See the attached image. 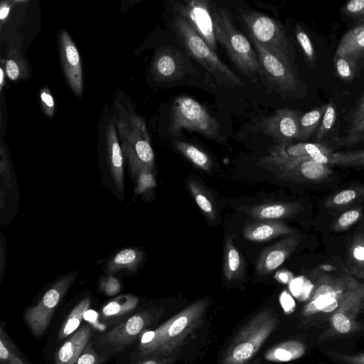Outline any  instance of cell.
<instances>
[{
  "mask_svg": "<svg viewBox=\"0 0 364 364\" xmlns=\"http://www.w3.org/2000/svg\"><path fill=\"white\" fill-rule=\"evenodd\" d=\"M209 302L208 298L200 299L157 328L144 332L136 349V358L179 353L185 341L202 323Z\"/></svg>",
  "mask_w": 364,
  "mask_h": 364,
  "instance_id": "cell-1",
  "label": "cell"
},
{
  "mask_svg": "<svg viewBox=\"0 0 364 364\" xmlns=\"http://www.w3.org/2000/svg\"><path fill=\"white\" fill-rule=\"evenodd\" d=\"M112 117L132 174L143 168L153 170L154 154L144 119L136 113L129 103L117 98L113 103Z\"/></svg>",
  "mask_w": 364,
  "mask_h": 364,
  "instance_id": "cell-2",
  "label": "cell"
},
{
  "mask_svg": "<svg viewBox=\"0 0 364 364\" xmlns=\"http://www.w3.org/2000/svg\"><path fill=\"white\" fill-rule=\"evenodd\" d=\"M215 36L225 49L237 69L257 83L263 72L257 53L249 40L233 24L230 12L224 7H213Z\"/></svg>",
  "mask_w": 364,
  "mask_h": 364,
  "instance_id": "cell-3",
  "label": "cell"
},
{
  "mask_svg": "<svg viewBox=\"0 0 364 364\" xmlns=\"http://www.w3.org/2000/svg\"><path fill=\"white\" fill-rule=\"evenodd\" d=\"M356 280L347 274L338 277L321 276L312 296L301 309L300 326L307 329L323 327L341 306Z\"/></svg>",
  "mask_w": 364,
  "mask_h": 364,
  "instance_id": "cell-4",
  "label": "cell"
},
{
  "mask_svg": "<svg viewBox=\"0 0 364 364\" xmlns=\"http://www.w3.org/2000/svg\"><path fill=\"white\" fill-rule=\"evenodd\" d=\"M173 28L187 53L219 84L230 88L244 86L241 80L221 61L216 53L185 19L176 15Z\"/></svg>",
  "mask_w": 364,
  "mask_h": 364,
  "instance_id": "cell-5",
  "label": "cell"
},
{
  "mask_svg": "<svg viewBox=\"0 0 364 364\" xmlns=\"http://www.w3.org/2000/svg\"><path fill=\"white\" fill-rule=\"evenodd\" d=\"M278 324L272 309L262 310L252 318L232 338L222 364H246L259 350Z\"/></svg>",
  "mask_w": 364,
  "mask_h": 364,
  "instance_id": "cell-6",
  "label": "cell"
},
{
  "mask_svg": "<svg viewBox=\"0 0 364 364\" xmlns=\"http://www.w3.org/2000/svg\"><path fill=\"white\" fill-rule=\"evenodd\" d=\"M364 332V283L358 279L318 334L319 341L352 337Z\"/></svg>",
  "mask_w": 364,
  "mask_h": 364,
  "instance_id": "cell-7",
  "label": "cell"
},
{
  "mask_svg": "<svg viewBox=\"0 0 364 364\" xmlns=\"http://www.w3.org/2000/svg\"><path fill=\"white\" fill-rule=\"evenodd\" d=\"M182 129L196 132L218 142L223 141L217 119L203 105L188 96L177 97L171 109V134L177 136Z\"/></svg>",
  "mask_w": 364,
  "mask_h": 364,
  "instance_id": "cell-8",
  "label": "cell"
},
{
  "mask_svg": "<svg viewBox=\"0 0 364 364\" xmlns=\"http://www.w3.org/2000/svg\"><path fill=\"white\" fill-rule=\"evenodd\" d=\"M240 14L250 36L272 53L292 63L294 47L279 21L255 10L240 9Z\"/></svg>",
  "mask_w": 364,
  "mask_h": 364,
  "instance_id": "cell-9",
  "label": "cell"
},
{
  "mask_svg": "<svg viewBox=\"0 0 364 364\" xmlns=\"http://www.w3.org/2000/svg\"><path fill=\"white\" fill-rule=\"evenodd\" d=\"M161 314L160 309L151 308L130 315L98 338L99 347L108 355L124 350Z\"/></svg>",
  "mask_w": 364,
  "mask_h": 364,
  "instance_id": "cell-10",
  "label": "cell"
},
{
  "mask_svg": "<svg viewBox=\"0 0 364 364\" xmlns=\"http://www.w3.org/2000/svg\"><path fill=\"white\" fill-rule=\"evenodd\" d=\"M257 165L281 180L300 183L320 182L332 174L329 166L317 163L309 157L282 161H258Z\"/></svg>",
  "mask_w": 364,
  "mask_h": 364,
  "instance_id": "cell-11",
  "label": "cell"
},
{
  "mask_svg": "<svg viewBox=\"0 0 364 364\" xmlns=\"http://www.w3.org/2000/svg\"><path fill=\"white\" fill-rule=\"evenodd\" d=\"M75 278V275L72 274L58 280L36 305L27 309L24 318L34 336H41L46 331L55 309Z\"/></svg>",
  "mask_w": 364,
  "mask_h": 364,
  "instance_id": "cell-12",
  "label": "cell"
},
{
  "mask_svg": "<svg viewBox=\"0 0 364 364\" xmlns=\"http://www.w3.org/2000/svg\"><path fill=\"white\" fill-rule=\"evenodd\" d=\"M250 40L256 49L264 76L277 90L295 93L299 87V80L292 63L272 53L251 36Z\"/></svg>",
  "mask_w": 364,
  "mask_h": 364,
  "instance_id": "cell-13",
  "label": "cell"
},
{
  "mask_svg": "<svg viewBox=\"0 0 364 364\" xmlns=\"http://www.w3.org/2000/svg\"><path fill=\"white\" fill-rule=\"evenodd\" d=\"M173 9L185 19L215 52L217 40L215 36L213 7L210 1L185 0L173 1Z\"/></svg>",
  "mask_w": 364,
  "mask_h": 364,
  "instance_id": "cell-14",
  "label": "cell"
},
{
  "mask_svg": "<svg viewBox=\"0 0 364 364\" xmlns=\"http://www.w3.org/2000/svg\"><path fill=\"white\" fill-rule=\"evenodd\" d=\"M300 116L293 109H279L272 115L256 120L255 128L277 139L280 144L290 143L299 140Z\"/></svg>",
  "mask_w": 364,
  "mask_h": 364,
  "instance_id": "cell-15",
  "label": "cell"
},
{
  "mask_svg": "<svg viewBox=\"0 0 364 364\" xmlns=\"http://www.w3.org/2000/svg\"><path fill=\"white\" fill-rule=\"evenodd\" d=\"M59 53L63 70L73 92L80 97L83 90L82 70L78 50L69 34L59 33Z\"/></svg>",
  "mask_w": 364,
  "mask_h": 364,
  "instance_id": "cell-16",
  "label": "cell"
},
{
  "mask_svg": "<svg viewBox=\"0 0 364 364\" xmlns=\"http://www.w3.org/2000/svg\"><path fill=\"white\" fill-rule=\"evenodd\" d=\"M300 240V235L294 233L264 249L257 258L256 272L265 276L276 270L294 252Z\"/></svg>",
  "mask_w": 364,
  "mask_h": 364,
  "instance_id": "cell-17",
  "label": "cell"
},
{
  "mask_svg": "<svg viewBox=\"0 0 364 364\" xmlns=\"http://www.w3.org/2000/svg\"><path fill=\"white\" fill-rule=\"evenodd\" d=\"M152 73L161 82H172L182 78L187 72L183 54L174 48H160L154 56Z\"/></svg>",
  "mask_w": 364,
  "mask_h": 364,
  "instance_id": "cell-18",
  "label": "cell"
},
{
  "mask_svg": "<svg viewBox=\"0 0 364 364\" xmlns=\"http://www.w3.org/2000/svg\"><path fill=\"white\" fill-rule=\"evenodd\" d=\"M102 133L104 134L105 155L109 170L117 189L122 191L124 185L123 153L112 115L108 117Z\"/></svg>",
  "mask_w": 364,
  "mask_h": 364,
  "instance_id": "cell-19",
  "label": "cell"
},
{
  "mask_svg": "<svg viewBox=\"0 0 364 364\" xmlns=\"http://www.w3.org/2000/svg\"><path fill=\"white\" fill-rule=\"evenodd\" d=\"M332 150L318 143H278L273 146L267 155L258 161H282L309 157L312 159L320 154H331Z\"/></svg>",
  "mask_w": 364,
  "mask_h": 364,
  "instance_id": "cell-20",
  "label": "cell"
},
{
  "mask_svg": "<svg viewBox=\"0 0 364 364\" xmlns=\"http://www.w3.org/2000/svg\"><path fill=\"white\" fill-rule=\"evenodd\" d=\"M238 210L258 220H282L296 215L303 210L299 203L274 201L253 205H240Z\"/></svg>",
  "mask_w": 364,
  "mask_h": 364,
  "instance_id": "cell-21",
  "label": "cell"
},
{
  "mask_svg": "<svg viewBox=\"0 0 364 364\" xmlns=\"http://www.w3.org/2000/svg\"><path fill=\"white\" fill-rule=\"evenodd\" d=\"M294 233L295 230L282 220H259L247 225L242 230L245 239L252 242H267Z\"/></svg>",
  "mask_w": 364,
  "mask_h": 364,
  "instance_id": "cell-22",
  "label": "cell"
},
{
  "mask_svg": "<svg viewBox=\"0 0 364 364\" xmlns=\"http://www.w3.org/2000/svg\"><path fill=\"white\" fill-rule=\"evenodd\" d=\"M92 328L85 324L77 330L58 350L55 364H73L88 344Z\"/></svg>",
  "mask_w": 364,
  "mask_h": 364,
  "instance_id": "cell-23",
  "label": "cell"
},
{
  "mask_svg": "<svg viewBox=\"0 0 364 364\" xmlns=\"http://www.w3.org/2000/svg\"><path fill=\"white\" fill-rule=\"evenodd\" d=\"M234 235H227L223 249V274L228 282L241 280L244 277L245 263L237 246Z\"/></svg>",
  "mask_w": 364,
  "mask_h": 364,
  "instance_id": "cell-24",
  "label": "cell"
},
{
  "mask_svg": "<svg viewBox=\"0 0 364 364\" xmlns=\"http://www.w3.org/2000/svg\"><path fill=\"white\" fill-rule=\"evenodd\" d=\"M336 53L357 63L364 54V21L343 35Z\"/></svg>",
  "mask_w": 364,
  "mask_h": 364,
  "instance_id": "cell-25",
  "label": "cell"
},
{
  "mask_svg": "<svg viewBox=\"0 0 364 364\" xmlns=\"http://www.w3.org/2000/svg\"><path fill=\"white\" fill-rule=\"evenodd\" d=\"M307 347L301 341L289 340L269 348L264 354L267 360L284 363L297 360L306 353Z\"/></svg>",
  "mask_w": 364,
  "mask_h": 364,
  "instance_id": "cell-26",
  "label": "cell"
},
{
  "mask_svg": "<svg viewBox=\"0 0 364 364\" xmlns=\"http://www.w3.org/2000/svg\"><path fill=\"white\" fill-rule=\"evenodd\" d=\"M344 267L347 274L364 279V233L357 234L352 238Z\"/></svg>",
  "mask_w": 364,
  "mask_h": 364,
  "instance_id": "cell-27",
  "label": "cell"
},
{
  "mask_svg": "<svg viewBox=\"0 0 364 364\" xmlns=\"http://www.w3.org/2000/svg\"><path fill=\"white\" fill-rule=\"evenodd\" d=\"M187 187L196 203L202 213L210 221L217 218L218 210L215 201L211 193L198 181L191 178L187 182Z\"/></svg>",
  "mask_w": 364,
  "mask_h": 364,
  "instance_id": "cell-28",
  "label": "cell"
},
{
  "mask_svg": "<svg viewBox=\"0 0 364 364\" xmlns=\"http://www.w3.org/2000/svg\"><path fill=\"white\" fill-rule=\"evenodd\" d=\"M139 299L131 294L117 296L108 302L102 309V317L105 321L119 319L136 308Z\"/></svg>",
  "mask_w": 364,
  "mask_h": 364,
  "instance_id": "cell-29",
  "label": "cell"
},
{
  "mask_svg": "<svg viewBox=\"0 0 364 364\" xmlns=\"http://www.w3.org/2000/svg\"><path fill=\"white\" fill-rule=\"evenodd\" d=\"M144 258V253L137 249L127 248L119 252L108 263L107 272L115 273L121 269L135 271Z\"/></svg>",
  "mask_w": 364,
  "mask_h": 364,
  "instance_id": "cell-30",
  "label": "cell"
},
{
  "mask_svg": "<svg viewBox=\"0 0 364 364\" xmlns=\"http://www.w3.org/2000/svg\"><path fill=\"white\" fill-rule=\"evenodd\" d=\"M174 145L176 149L196 167L206 172L210 171L213 161L205 151L186 141H176Z\"/></svg>",
  "mask_w": 364,
  "mask_h": 364,
  "instance_id": "cell-31",
  "label": "cell"
},
{
  "mask_svg": "<svg viewBox=\"0 0 364 364\" xmlns=\"http://www.w3.org/2000/svg\"><path fill=\"white\" fill-rule=\"evenodd\" d=\"M90 303V299L87 297L73 308L59 331L58 338L60 339L65 338L75 332L80 326L85 312L88 310Z\"/></svg>",
  "mask_w": 364,
  "mask_h": 364,
  "instance_id": "cell-32",
  "label": "cell"
},
{
  "mask_svg": "<svg viewBox=\"0 0 364 364\" xmlns=\"http://www.w3.org/2000/svg\"><path fill=\"white\" fill-rule=\"evenodd\" d=\"M326 105L316 107L302 115L299 118V140H306L318 128L326 109Z\"/></svg>",
  "mask_w": 364,
  "mask_h": 364,
  "instance_id": "cell-33",
  "label": "cell"
},
{
  "mask_svg": "<svg viewBox=\"0 0 364 364\" xmlns=\"http://www.w3.org/2000/svg\"><path fill=\"white\" fill-rule=\"evenodd\" d=\"M364 196V187L348 188L330 197L325 203L327 208H338L348 205Z\"/></svg>",
  "mask_w": 364,
  "mask_h": 364,
  "instance_id": "cell-34",
  "label": "cell"
},
{
  "mask_svg": "<svg viewBox=\"0 0 364 364\" xmlns=\"http://www.w3.org/2000/svg\"><path fill=\"white\" fill-rule=\"evenodd\" d=\"M326 165L364 166V149L332 152L327 158Z\"/></svg>",
  "mask_w": 364,
  "mask_h": 364,
  "instance_id": "cell-35",
  "label": "cell"
},
{
  "mask_svg": "<svg viewBox=\"0 0 364 364\" xmlns=\"http://www.w3.org/2000/svg\"><path fill=\"white\" fill-rule=\"evenodd\" d=\"M333 64L337 76L343 81L349 82L356 75L357 63L351 59L335 53Z\"/></svg>",
  "mask_w": 364,
  "mask_h": 364,
  "instance_id": "cell-36",
  "label": "cell"
},
{
  "mask_svg": "<svg viewBox=\"0 0 364 364\" xmlns=\"http://www.w3.org/2000/svg\"><path fill=\"white\" fill-rule=\"evenodd\" d=\"M16 48L9 46L8 49V58L5 60L6 73L9 78L15 81L22 77L23 73V60L19 58Z\"/></svg>",
  "mask_w": 364,
  "mask_h": 364,
  "instance_id": "cell-37",
  "label": "cell"
},
{
  "mask_svg": "<svg viewBox=\"0 0 364 364\" xmlns=\"http://www.w3.org/2000/svg\"><path fill=\"white\" fill-rule=\"evenodd\" d=\"M322 353L338 364H364V352L345 353L327 349L322 350Z\"/></svg>",
  "mask_w": 364,
  "mask_h": 364,
  "instance_id": "cell-38",
  "label": "cell"
},
{
  "mask_svg": "<svg viewBox=\"0 0 364 364\" xmlns=\"http://www.w3.org/2000/svg\"><path fill=\"white\" fill-rule=\"evenodd\" d=\"M337 112L335 105L331 102L327 104L325 113L322 117L316 134L317 141L323 139L331 130L336 121Z\"/></svg>",
  "mask_w": 364,
  "mask_h": 364,
  "instance_id": "cell-39",
  "label": "cell"
},
{
  "mask_svg": "<svg viewBox=\"0 0 364 364\" xmlns=\"http://www.w3.org/2000/svg\"><path fill=\"white\" fill-rule=\"evenodd\" d=\"M132 176L136 180L135 195L146 193L156 186L151 169L143 168L133 173Z\"/></svg>",
  "mask_w": 364,
  "mask_h": 364,
  "instance_id": "cell-40",
  "label": "cell"
},
{
  "mask_svg": "<svg viewBox=\"0 0 364 364\" xmlns=\"http://www.w3.org/2000/svg\"><path fill=\"white\" fill-rule=\"evenodd\" d=\"M295 33L296 40L301 48L302 49V51L306 60L311 65H314L316 61L315 50L308 34L299 24L296 25Z\"/></svg>",
  "mask_w": 364,
  "mask_h": 364,
  "instance_id": "cell-41",
  "label": "cell"
},
{
  "mask_svg": "<svg viewBox=\"0 0 364 364\" xmlns=\"http://www.w3.org/2000/svg\"><path fill=\"white\" fill-rule=\"evenodd\" d=\"M361 215V208H353L345 211L334 223V230L341 232L348 229L360 218Z\"/></svg>",
  "mask_w": 364,
  "mask_h": 364,
  "instance_id": "cell-42",
  "label": "cell"
},
{
  "mask_svg": "<svg viewBox=\"0 0 364 364\" xmlns=\"http://www.w3.org/2000/svg\"><path fill=\"white\" fill-rule=\"evenodd\" d=\"M20 358L15 347L9 340L1 324L0 329V360L2 364Z\"/></svg>",
  "mask_w": 364,
  "mask_h": 364,
  "instance_id": "cell-43",
  "label": "cell"
},
{
  "mask_svg": "<svg viewBox=\"0 0 364 364\" xmlns=\"http://www.w3.org/2000/svg\"><path fill=\"white\" fill-rule=\"evenodd\" d=\"M363 134L364 112L357 119L351 121L346 142L350 144L358 143Z\"/></svg>",
  "mask_w": 364,
  "mask_h": 364,
  "instance_id": "cell-44",
  "label": "cell"
},
{
  "mask_svg": "<svg viewBox=\"0 0 364 364\" xmlns=\"http://www.w3.org/2000/svg\"><path fill=\"white\" fill-rule=\"evenodd\" d=\"M106 358L100 356L87 344L73 364H100Z\"/></svg>",
  "mask_w": 364,
  "mask_h": 364,
  "instance_id": "cell-45",
  "label": "cell"
},
{
  "mask_svg": "<svg viewBox=\"0 0 364 364\" xmlns=\"http://www.w3.org/2000/svg\"><path fill=\"white\" fill-rule=\"evenodd\" d=\"M100 287L105 294L114 296L119 292L121 284L118 279L112 275H109L100 282Z\"/></svg>",
  "mask_w": 364,
  "mask_h": 364,
  "instance_id": "cell-46",
  "label": "cell"
},
{
  "mask_svg": "<svg viewBox=\"0 0 364 364\" xmlns=\"http://www.w3.org/2000/svg\"><path fill=\"white\" fill-rule=\"evenodd\" d=\"M40 100L45 114L50 117H53L55 105L53 97L48 87H44L41 90Z\"/></svg>",
  "mask_w": 364,
  "mask_h": 364,
  "instance_id": "cell-47",
  "label": "cell"
},
{
  "mask_svg": "<svg viewBox=\"0 0 364 364\" xmlns=\"http://www.w3.org/2000/svg\"><path fill=\"white\" fill-rule=\"evenodd\" d=\"M341 11L351 17H364V0H351L342 8Z\"/></svg>",
  "mask_w": 364,
  "mask_h": 364,
  "instance_id": "cell-48",
  "label": "cell"
},
{
  "mask_svg": "<svg viewBox=\"0 0 364 364\" xmlns=\"http://www.w3.org/2000/svg\"><path fill=\"white\" fill-rule=\"evenodd\" d=\"M179 353L170 355L147 356L137 360L134 364H172Z\"/></svg>",
  "mask_w": 364,
  "mask_h": 364,
  "instance_id": "cell-49",
  "label": "cell"
},
{
  "mask_svg": "<svg viewBox=\"0 0 364 364\" xmlns=\"http://www.w3.org/2000/svg\"><path fill=\"white\" fill-rule=\"evenodd\" d=\"M364 112V94L360 101V103L355 109L353 116L352 121L357 119Z\"/></svg>",
  "mask_w": 364,
  "mask_h": 364,
  "instance_id": "cell-50",
  "label": "cell"
},
{
  "mask_svg": "<svg viewBox=\"0 0 364 364\" xmlns=\"http://www.w3.org/2000/svg\"><path fill=\"white\" fill-rule=\"evenodd\" d=\"M9 9L10 6L7 2L1 3L0 9V18L1 20V22H3L4 20L6 19V18L7 17L9 13Z\"/></svg>",
  "mask_w": 364,
  "mask_h": 364,
  "instance_id": "cell-51",
  "label": "cell"
},
{
  "mask_svg": "<svg viewBox=\"0 0 364 364\" xmlns=\"http://www.w3.org/2000/svg\"><path fill=\"white\" fill-rule=\"evenodd\" d=\"M0 68V85L1 89L4 84V73L2 67H1Z\"/></svg>",
  "mask_w": 364,
  "mask_h": 364,
  "instance_id": "cell-52",
  "label": "cell"
},
{
  "mask_svg": "<svg viewBox=\"0 0 364 364\" xmlns=\"http://www.w3.org/2000/svg\"><path fill=\"white\" fill-rule=\"evenodd\" d=\"M4 364H25L21 358L14 360Z\"/></svg>",
  "mask_w": 364,
  "mask_h": 364,
  "instance_id": "cell-53",
  "label": "cell"
},
{
  "mask_svg": "<svg viewBox=\"0 0 364 364\" xmlns=\"http://www.w3.org/2000/svg\"><path fill=\"white\" fill-rule=\"evenodd\" d=\"M361 141L364 142V134L362 136V137L360 140V142H361Z\"/></svg>",
  "mask_w": 364,
  "mask_h": 364,
  "instance_id": "cell-54",
  "label": "cell"
},
{
  "mask_svg": "<svg viewBox=\"0 0 364 364\" xmlns=\"http://www.w3.org/2000/svg\"><path fill=\"white\" fill-rule=\"evenodd\" d=\"M317 364H323V363H317Z\"/></svg>",
  "mask_w": 364,
  "mask_h": 364,
  "instance_id": "cell-55",
  "label": "cell"
}]
</instances>
